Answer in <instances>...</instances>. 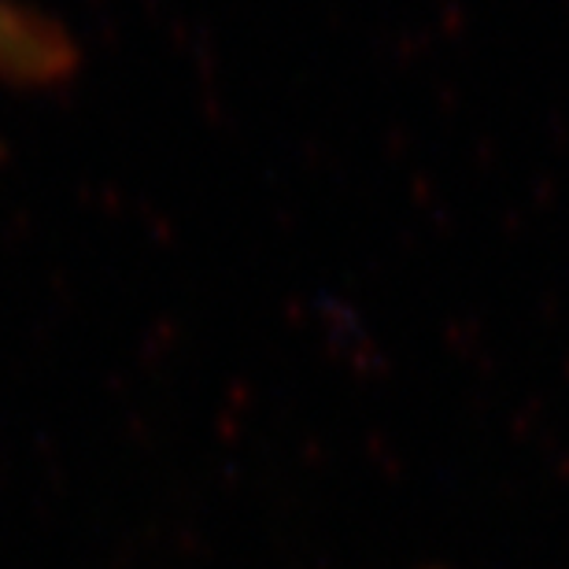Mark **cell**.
I'll return each mask as SVG.
<instances>
[{
  "label": "cell",
  "mask_w": 569,
  "mask_h": 569,
  "mask_svg": "<svg viewBox=\"0 0 569 569\" xmlns=\"http://www.w3.org/2000/svg\"><path fill=\"white\" fill-rule=\"evenodd\" d=\"M74 63V38L60 19L27 0H0V86L44 89L63 82Z\"/></svg>",
  "instance_id": "cell-1"
}]
</instances>
